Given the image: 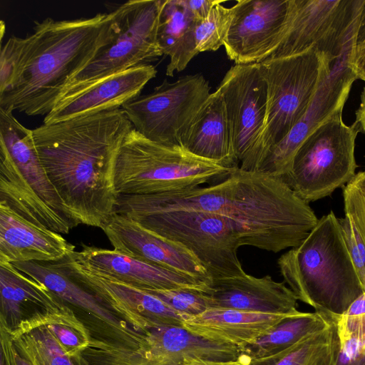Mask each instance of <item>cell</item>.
<instances>
[{
  "mask_svg": "<svg viewBox=\"0 0 365 365\" xmlns=\"http://www.w3.org/2000/svg\"><path fill=\"white\" fill-rule=\"evenodd\" d=\"M193 210L231 222L245 245L277 253L298 246L318 222L309 203L281 178L234 168L206 187L153 195H118L115 213L123 216Z\"/></svg>",
  "mask_w": 365,
  "mask_h": 365,
  "instance_id": "6da1fadb",
  "label": "cell"
},
{
  "mask_svg": "<svg viewBox=\"0 0 365 365\" xmlns=\"http://www.w3.org/2000/svg\"><path fill=\"white\" fill-rule=\"evenodd\" d=\"M134 127L120 108L33 130L42 166L64 207L79 225L101 228L114 215V169Z\"/></svg>",
  "mask_w": 365,
  "mask_h": 365,
  "instance_id": "7a4b0ae2",
  "label": "cell"
},
{
  "mask_svg": "<svg viewBox=\"0 0 365 365\" xmlns=\"http://www.w3.org/2000/svg\"><path fill=\"white\" fill-rule=\"evenodd\" d=\"M114 12L76 19L36 21L24 38L1 46L0 108L29 116L55 107L69 81L113 36Z\"/></svg>",
  "mask_w": 365,
  "mask_h": 365,
  "instance_id": "3957f363",
  "label": "cell"
},
{
  "mask_svg": "<svg viewBox=\"0 0 365 365\" xmlns=\"http://www.w3.org/2000/svg\"><path fill=\"white\" fill-rule=\"evenodd\" d=\"M277 264L297 299L331 321L336 322L364 292L332 211L298 246L281 255Z\"/></svg>",
  "mask_w": 365,
  "mask_h": 365,
  "instance_id": "277c9868",
  "label": "cell"
},
{
  "mask_svg": "<svg viewBox=\"0 0 365 365\" xmlns=\"http://www.w3.org/2000/svg\"><path fill=\"white\" fill-rule=\"evenodd\" d=\"M0 202L25 219L60 234L78 224L71 217L39 159L33 130L0 108Z\"/></svg>",
  "mask_w": 365,
  "mask_h": 365,
  "instance_id": "5b68a950",
  "label": "cell"
},
{
  "mask_svg": "<svg viewBox=\"0 0 365 365\" xmlns=\"http://www.w3.org/2000/svg\"><path fill=\"white\" fill-rule=\"evenodd\" d=\"M233 169L197 157L180 145L152 141L133 128L119 148L114 185L118 195L179 192L220 181Z\"/></svg>",
  "mask_w": 365,
  "mask_h": 365,
  "instance_id": "8992f818",
  "label": "cell"
},
{
  "mask_svg": "<svg viewBox=\"0 0 365 365\" xmlns=\"http://www.w3.org/2000/svg\"><path fill=\"white\" fill-rule=\"evenodd\" d=\"M332 63L314 50L258 63L267 88L266 116L256 143L240 165L241 169L259 171L271 149L304 115Z\"/></svg>",
  "mask_w": 365,
  "mask_h": 365,
  "instance_id": "52a82bcc",
  "label": "cell"
},
{
  "mask_svg": "<svg viewBox=\"0 0 365 365\" xmlns=\"http://www.w3.org/2000/svg\"><path fill=\"white\" fill-rule=\"evenodd\" d=\"M165 1L130 0L113 10L112 39L69 81L56 104L112 75L148 64L163 55L158 43V30Z\"/></svg>",
  "mask_w": 365,
  "mask_h": 365,
  "instance_id": "ba28073f",
  "label": "cell"
},
{
  "mask_svg": "<svg viewBox=\"0 0 365 365\" xmlns=\"http://www.w3.org/2000/svg\"><path fill=\"white\" fill-rule=\"evenodd\" d=\"M125 217L185 247L207 270L212 281L245 273L237 256L239 247L245 245L242 237L234 224L220 215L169 210Z\"/></svg>",
  "mask_w": 365,
  "mask_h": 365,
  "instance_id": "9c48e42d",
  "label": "cell"
},
{
  "mask_svg": "<svg viewBox=\"0 0 365 365\" xmlns=\"http://www.w3.org/2000/svg\"><path fill=\"white\" fill-rule=\"evenodd\" d=\"M359 132L356 123L346 125L342 115L322 123L300 145L282 180L308 203L330 195L356 175Z\"/></svg>",
  "mask_w": 365,
  "mask_h": 365,
  "instance_id": "30bf717a",
  "label": "cell"
},
{
  "mask_svg": "<svg viewBox=\"0 0 365 365\" xmlns=\"http://www.w3.org/2000/svg\"><path fill=\"white\" fill-rule=\"evenodd\" d=\"M364 0H292L288 24L267 59L314 50L331 63L354 43Z\"/></svg>",
  "mask_w": 365,
  "mask_h": 365,
  "instance_id": "8fae6325",
  "label": "cell"
},
{
  "mask_svg": "<svg viewBox=\"0 0 365 365\" xmlns=\"http://www.w3.org/2000/svg\"><path fill=\"white\" fill-rule=\"evenodd\" d=\"M132 348L92 338L83 357L87 365H184L195 359L234 360L242 349L197 335L185 327L160 326L144 332Z\"/></svg>",
  "mask_w": 365,
  "mask_h": 365,
  "instance_id": "7c38bea8",
  "label": "cell"
},
{
  "mask_svg": "<svg viewBox=\"0 0 365 365\" xmlns=\"http://www.w3.org/2000/svg\"><path fill=\"white\" fill-rule=\"evenodd\" d=\"M210 94L202 75H187L172 83L165 79L151 93L133 98L122 108L134 129L146 138L180 145L184 131Z\"/></svg>",
  "mask_w": 365,
  "mask_h": 365,
  "instance_id": "4fadbf2b",
  "label": "cell"
},
{
  "mask_svg": "<svg viewBox=\"0 0 365 365\" xmlns=\"http://www.w3.org/2000/svg\"><path fill=\"white\" fill-rule=\"evenodd\" d=\"M19 271L43 284L68 305L94 339L137 347L143 334L135 331L95 294L79 284L54 262L12 263Z\"/></svg>",
  "mask_w": 365,
  "mask_h": 365,
  "instance_id": "5bb4252c",
  "label": "cell"
},
{
  "mask_svg": "<svg viewBox=\"0 0 365 365\" xmlns=\"http://www.w3.org/2000/svg\"><path fill=\"white\" fill-rule=\"evenodd\" d=\"M354 45L332 63L304 115L271 149L259 171L283 179L289 173L294 155L304 140L322 123L342 115L352 84L357 79L349 65Z\"/></svg>",
  "mask_w": 365,
  "mask_h": 365,
  "instance_id": "9a60e30c",
  "label": "cell"
},
{
  "mask_svg": "<svg viewBox=\"0 0 365 365\" xmlns=\"http://www.w3.org/2000/svg\"><path fill=\"white\" fill-rule=\"evenodd\" d=\"M292 0H238L224 47L235 64L259 63L279 44L288 24Z\"/></svg>",
  "mask_w": 365,
  "mask_h": 365,
  "instance_id": "2e32d148",
  "label": "cell"
},
{
  "mask_svg": "<svg viewBox=\"0 0 365 365\" xmlns=\"http://www.w3.org/2000/svg\"><path fill=\"white\" fill-rule=\"evenodd\" d=\"M222 96L235 156L244 163L262 130L267 88L258 63L235 64L218 88Z\"/></svg>",
  "mask_w": 365,
  "mask_h": 365,
  "instance_id": "e0dca14e",
  "label": "cell"
},
{
  "mask_svg": "<svg viewBox=\"0 0 365 365\" xmlns=\"http://www.w3.org/2000/svg\"><path fill=\"white\" fill-rule=\"evenodd\" d=\"M54 263L98 297L135 331L143 334L160 326L184 327L189 319L142 289L91 274L64 259Z\"/></svg>",
  "mask_w": 365,
  "mask_h": 365,
  "instance_id": "ac0fdd59",
  "label": "cell"
},
{
  "mask_svg": "<svg viewBox=\"0 0 365 365\" xmlns=\"http://www.w3.org/2000/svg\"><path fill=\"white\" fill-rule=\"evenodd\" d=\"M64 258L91 274L142 289H190L207 292L212 282L170 270L115 250L82 245Z\"/></svg>",
  "mask_w": 365,
  "mask_h": 365,
  "instance_id": "d6986e66",
  "label": "cell"
},
{
  "mask_svg": "<svg viewBox=\"0 0 365 365\" xmlns=\"http://www.w3.org/2000/svg\"><path fill=\"white\" fill-rule=\"evenodd\" d=\"M101 229L113 250L118 252L212 282L207 270L185 247L145 228L131 219L115 213Z\"/></svg>",
  "mask_w": 365,
  "mask_h": 365,
  "instance_id": "ffe728a7",
  "label": "cell"
},
{
  "mask_svg": "<svg viewBox=\"0 0 365 365\" xmlns=\"http://www.w3.org/2000/svg\"><path fill=\"white\" fill-rule=\"evenodd\" d=\"M156 73L153 66L144 64L112 75L76 96L57 103L45 115L43 124L120 108L125 103L140 96L145 86L155 77Z\"/></svg>",
  "mask_w": 365,
  "mask_h": 365,
  "instance_id": "44dd1931",
  "label": "cell"
},
{
  "mask_svg": "<svg viewBox=\"0 0 365 365\" xmlns=\"http://www.w3.org/2000/svg\"><path fill=\"white\" fill-rule=\"evenodd\" d=\"M210 308L233 309L267 314H291L298 312L297 299L284 282L269 275L258 278L245 273L212 281L206 293Z\"/></svg>",
  "mask_w": 365,
  "mask_h": 365,
  "instance_id": "7402d4cb",
  "label": "cell"
},
{
  "mask_svg": "<svg viewBox=\"0 0 365 365\" xmlns=\"http://www.w3.org/2000/svg\"><path fill=\"white\" fill-rule=\"evenodd\" d=\"M63 236L0 202V262H56L74 251Z\"/></svg>",
  "mask_w": 365,
  "mask_h": 365,
  "instance_id": "603a6c76",
  "label": "cell"
},
{
  "mask_svg": "<svg viewBox=\"0 0 365 365\" xmlns=\"http://www.w3.org/2000/svg\"><path fill=\"white\" fill-rule=\"evenodd\" d=\"M180 145L197 157L226 168L240 167L233 150L225 102L218 88L211 93L191 120Z\"/></svg>",
  "mask_w": 365,
  "mask_h": 365,
  "instance_id": "cb8c5ba5",
  "label": "cell"
},
{
  "mask_svg": "<svg viewBox=\"0 0 365 365\" xmlns=\"http://www.w3.org/2000/svg\"><path fill=\"white\" fill-rule=\"evenodd\" d=\"M291 314L210 308L186 320L184 327L206 339L232 344L243 350Z\"/></svg>",
  "mask_w": 365,
  "mask_h": 365,
  "instance_id": "d4e9b609",
  "label": "cell"
},
{
  "mask_svg": "<svg viewBox=\"0 0 365 365\" xmlns=\"http://www.w3.org/2000/svg\"><path fill=\"white\" fill-rule=\"evenodd\" d=\"M63 304L43 284L0 262V326L7 331Z\"/></svg>",
  "mask_w": 365,
  "mask_h": 365,
  "instance_id": "484cf974",
  "label": "cell"
},
{
  "mask_svg": "<svg viewBox=\"0 0 365 365\" xmlns=\"http://www.w3.org/2000/svg\"><path fill=\"white\" fill-rule=\"evenodd\" d=\"M197 20L183 0H165L162 8L158 40L163 55L170 57L166 75L183 71L198 54L195 29Z\"/></svg>",
  "mask_w": 365,
  "mask_h": 365,
  "instance_id": "4316f807",
  "label": "cell"
},
{
  "mask_svg": "<svg viewBox=\"0 0 365 365\" xmlns=\"http://www.w3.org/2000/svg\"><path fill=\"white\" fill-rule=\"evenodd\" d=\"M333 322L335 321H331L317 312H297L282 319L253 344L245 347L241 356L246 359H258L276 355L325 329Z\"/></svg>",
  "mask_w": 365,
  "mask_h": 365,
  "instance_id": "83f0119b",
  "label": "cell"
},
{
  "mask_svg": "<svg viewBox=\"0 0 365 365\" xmlns=\"http://www.w3.org/2000/svg\"><path fill=\"white\" fill-rule=\"evenodd\" d=\"M339 339L336 322L276 355L242 359L245 365H336Z\"/></svg>",
  "mask_w": 365,
  "mask_h": 365,
  "instance_id": "f1b7e54d",
  "label": "cell"
},
{
  "mask_svg": "<svg viewBox=\"0 0 365 365\" xmlns=\"http://www.w3.org/2000/svg\"><path fill=\"white\" fill-rule=\"evenodd\" d=\"M22 324L46 326L76 365H86L83 354L89 347L93 337L89 329L65 303Z\"/></svg>",
  "mask_w": 365,
  "mask_h": 365,
  "instance_id": "f546056e",
  "label": "cell"
},
{
  "mask_svg": "<svg viewBox=\"0 0 365 365\" xmlns=\"http://www.w3.org/2000/svg\"><path fill=\"white\" fill-rule=\"evenodd\" d=\"M9 333L17 351L32 365H76L44 325L21 324Z\"/></svg>",
  "mask_w": 365,
  "mask_h": 365,
  "instance_id": "4dcf8cb0",
  "label": "cell"
},
{
  "mask_svg": "<svg viewBox=\"0 0 365 365\" xmlns=\"http://www.w3.org/2000/svg\"><path fill=\"white\" fill-rule=\"evenodd\" d=\"M336 324L339 339L336 365H365V314L341 315Z\"/></svg>",
  "mask_w": 365,
  "mask_h": 365,
  "instance_id": "1f68e13d",
  "label": "cell"
},
{
  "mask_svg": "<svg viewBox=\"0 0 365 365\" xmlns=\"http://www.w3.org/2000/svg\"><path fill=\"white\" fill-rule=\"evenodd\" d=\"M231 20V7L218 4L205 19L196 21L195 36L198 53L215 51L224 45Z\"/></svg>",
  "mask_w": 365,
  "mask_h": 365,
  "instance_id": "d6a6232c",
  "label": "cell"
},
{
  "mask_svg": "<svg viewBox=\"0 0 365 365\" xmlns=\"http://www.w3.org/2000/svg\"><path fill=\"white\" fill-rule=\"evenodd\" d=\"M189 319L210 309L206 292L190 289H143Z\"/></svg>",
  "mask_w": 365,
  "mask_h": 365,
  "instance_id": "836d02e7",
  "label": "cell"
},
{
  "mask_svg": "<svg viewBox=\"0 0 365 365\" xmlns=\"http://www.w3.org/2000/svg\"><path fill=\"white\" fill-rule=\"evenodd\" d=\"M345 216L354 225L365 245V170L359 172L344 186Z\"/></svg>",
  "mask_w": 365,
  "mask_h": 365,
  "instance_id": "e575fe53",
  "label": "cell"
},
{
  "mask_svg": "<svg viewBox=\"0 0 365 365\" xmlns=\"http://www.w3.org/2000/svg\"><path fill=\"white\" fill-rule=\"evenodd\" d=\"M351 262L365 291V245L349 217L339 219Z\"/></svg>",
  "mask_w": 365,
  "mask_h": 365,
  "instance_id": "d590c367",
  "label": "cell"
},
{
  "mask_svg": "<svg viewBox=\"0 0 365 365\" xmlns=\"http://www.w3.org/2000/svg\"><path fill=\"white\" fill-rule=\"evenodd\" d=\"M185 4L197 21L205 19L212 8L218 4H222V0H183Z\"/></svg>",
  "mask_w": 365,
  "mask_h": 365,
  "instance_id": "8d00e7d4",
  "label": "cell"
},
{
  "mask_svg": "<svg viewBox=\"0 0 365 365\" xmlns=\"http://www.w3.org/2000/svg\"><path fill=\"white\" fill-rule=\"evenodd\" d=\"M349 65L357 79L365 82V46L356 48L354 47L349 57Z\"/></svg>",
  "mask_w": 365,
  "mask_h": 365,
  "instance_id": "74e56055",
  "label": "cell"
},
{
  "mask_svg": "<svg viewBox=\"0 0 365 365\" xmlns=\"http://www.w3.org/2000/svg\"><path fill=\"white\" fill-rule=\"evenodd\" d=\"M365 46V0L359 19L357 29L354 38L355 48Z\"/></svg>",
  "mask_w": 365,
  "mask_h": 365,
  "instance_id": "f35d334b",
  "label": "cell"
},
{
  "mask_svg": "<svg viewBox=\"0 0 365 365\" xmlns=\"http://www.w3.org/2000/svg\"><path fill=\"white\" fill-rule=\"evenodd\" d=\"M184 365H245L241 356L234 360H211L203 359H195L191 360Z\"/></svg>",
  "mask_w": 365,
  "mask_h": 365,
  "instance_id": "ab89813d",
  "label": "cell"
},
{
  "mask_svg": "<svg viewBox=\"0 0 365 365\" xmlns=\"http://www.w3.org/2000/svg\"><path fill=\"white\" fill-rule=\"evenodd\" d=\"M365 314V291L357 297L342 314L346 317H356Z\"/></svg>",
  "mask_w": 365,
  "mask_h": 365,
  "instance_id": "60d3db41",
  "label": "cell"
},
{
  "mask_svg": "<svg viewBox=\"0 0 365 365\" xmlns=\"http://www.w3.org/2000/svg\"><path fill=\"white\" fill-rule=\"evenodd\" d=\"M356 123L359 132L365 134V87L364 88L360 96V104L355 112Z\"/></svg>",
  "mask_w": 365,
  "mask_h": 365,
  "instance_id": "b9f144b4",
  "label": "cell"
}]
</instances>
